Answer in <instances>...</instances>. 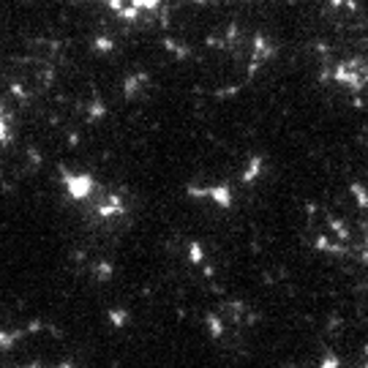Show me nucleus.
<instances>
[{
  "instance_id": "f257e3e1",
  "label": "nucleus",
  "mask_w": 368,
  "mask_h": 368,
  "mask_svg": "<svg viewBox=\"0 0 368 368\" xmlns=\"http://www.w3.org/2000/svg\"><path fill=\"white\" fill-rule=\"evenodd\" d=\"M63 186H66L71 199H88L90 194H93L96 180L88 172H63Z\"/></svg>"
}]
</instances>
